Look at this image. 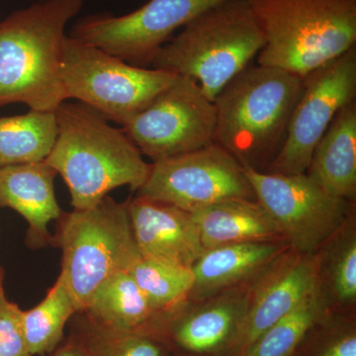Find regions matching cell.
Instances as JSON below:
<instances>
[{"label":"cell","mask_w":356,"mask_h":356,"mask_svg":"<svg viewBox=\"0 0 356 356\" xmlns=\"http://www.w3.org/2000/svg\"><path fill=\"white\" fill-rule=\"evenodd\" d=\"M55 116L57 138L44 161L64 179L74 210L97 205L118 187L139 191L151 165L124 130L79 102H63Z\"/></svg>","instance_id":"obj_1"},{"label":"cell","mask_w":356,"mask_h":356,"mask_svg":"<svg viewBox=\"0 0 356 356\" xmlns=\"http://www.w3.org/2000/svg\"><path fill=\"white\" fill-rule=\"evenodd\" d=\"M138 192L142 197L191 213L229 199L257 200L243 166L215 143L154 161Z\"/></svg>","instance_id":"obj_11"},{"label":"cell","mask_w":356,"mask_h":356,"mask_svg":"<svg viewBox=\"0 0 356 356\" xmlns=\"http://www.w3.org/2000/svg\"><path fill=\"white\" fill-rule=\"evenodd\" d=\"M264 36L257 63L302 79L355 47L356 0H248Z\"/></svg>","instance_id":"obj_5"},{"label":"cell","mask_w":356,"mask_h":356,"mask_svg":"<svg viewBox=\"0 0 356 356\" xmlns=\"http://www.w3.org/2000/svg\"><path fill=\"white\" fill-rule=\"evenodd\" d=\"M307 177L334 197H356V102L339 110L312 154Z\"/></svg>","instance_id":"obj_18"},{"label":"cell","mask_w":356,"mask_h":356,"mask_svg":"<svg viewBox=\"0 0 356 356\" xmlns=\"http://www.w3.org/2000/svg\"><path fill=\"white\" fill-rule=\"evenodd\" d=\"M254 280L208 298L188 300L168 318L163 337L191 355H226L242 325Z\"/></svg>","instance_id":"obj_14"},{"label":"cell","mask_w":356,"mask_h":356,"mask_svg":"<svg viewBox=\"0 0 356 356\" xmlns=\"http://www.w3.org/2000/svg\"><path fill=\"white\" fill-rule=\"evenodd\" d=\"M128 271L161 318L163 334L168 318L189 300L194 283L191 268L140 255Z\"/></svg>","instance_id":"obj_23"},{"label":"cell","mask_w":356,"mask_h":356,"mask_svg":"<svg viewBox=\"0 0 356 356\" xmlns=\"http://www.w3.org/2000/svg\"><path fill=\"white\" fill-rule=\"evenodd\" d=\"M50 356H91L86 341H70L60 348L51 351Z\"/></svg>","instance_id":"obj_29"},{"label":"cell","mask_w":356,"mask_h":356,"mask_svg":"<svg viewBox=\"0 0 356 356\" xmlns=\"http://www.w3.org/2000/svg\"><path fill=\"white\" fill-rule=\"evenodd\" d=\"M57 175L44 161L0 166V207L24 218L39 241L46 240L49 224L62 215L54 186Z\"/></svg>","instance_id":"obj_17"},{"label":"cell","mask_w":356,"mask_h":356,"mask_svg":"<svg viewBox=\"0 0 356 356\" xmlns=\"http://www.w3.org/2000/svg\"><path fill=\"white\" fill-rule=\"evenodd\" d=\"M228 0H149L133 13L91 14L77 21L70 37L92 44L129 64L152 65L172 33L204 11Z\"/></svg>","instance_id":"obj_10"},{"label":"cell","mask_w":356,"mask_h":356,"mask_svg":"<svg viewBox=\"0 0 356 356\" xmlns=\"http://www.w3.org/2000/svg\"><path fill=\"white\" fill-rule=\"evenodd\" d=\"M62 271L77 312L86 311L96 291L140 257L128 202L105 197L88 209L74 210L60 227Z\"/></svg>","instance_id":"obj_6"},{"label":"cell","mask_w":356,"mask_h":356,"mask_svg":"<svg viewBox=\"0 0 356 356\" xmlns=\"http://www.w3.org/2000/svg\"><path fill=\"white\" fill-rule=\"evenodd\" d=\"M302 89L303 79L286 70L248 67L214 100L215 144L266 172L284 144Z\"/></svg>","instance_id":"obj_3"},{"label":"cell","mask_w":356,"mask_h":356,"mask_svg":"<svg viewBox=\"0 0 356 356\" xmlns=\"http://www.w3.org/2000/svg\"><path fill=\"white\" fill-rule=\"evenodd\" d=\"M255 198L290 248L314 254L353 213L355 202L334 197L302 175L261 172L243 166Z\"/></svg>","instance_id":"obj_8"},{"label":"cell","mask_w":356,"mask_h":356,"mask_svg":"<svg viewBox=\"0 0 356 356\" xmlns=\"http://www.w3.org/2000/svg\"><path fill=\"white\" fill-rule=\"evenodd\" d=\"M123 127L154 163L214 144L216 109L195 81L178 76Z\"/></svg>","instance_id":"obj_9"},{"label":"cell","mask_w":356,"mask_h":356,"mask_svg":"<svg viewBox=\"0 0 356 356\" xmlns=\"http://www.w3.org/2000/svg\"><path fill=\"white\" fill-rule=\"evenodd\" d=\"M264 46V33L248 0H228L185 25L152 65L195 81L214 102Z\"/></svg>","instance_id":"obj_4"},{"label":"cell","mask_w":356,"mask_h":356,"mask_svg":"<svg viewBox=\"0 0 356 356\" xmlns=\"http://www.w3.org/2000/svg\"><path fill=\"white\" fill-rule=\"evenodd\" d=\"M60 76L65 100L83 103L107 120L125 126L178 76L129 64L67 36Z\"/></svg>","instance_id":"obj_7"},{"label":"cell","mask_w":356,"mask_h":356,"mask_svg":"<svg viewBox=\"0 0 356 356\" xmlns=\"http://www.w3.org/2000/svg\"><path fill=\"white\" fill-rule=\"evenodd\" d=\"M128 211L142 257L191 268L205 250L191 212L142 196Z\"/></svg>","instance_id":"obj_15"},{"label":"cell","mask_w":356,"mask_h":356,"mask_svg":"<svg viewBox=\"0 0 356 356\" xmlns=\"http://www.w3.org/2000/svg\"><path fill=\"white\" fill-rule=\"evenodd\" d=\"M356 49L353 47L303 79L280 154L266 172L306 173L312 154L339 110L355 102Z\"/></svg>","instance_id":"obj_12"},{"label":"cell","mask_w":356,"mask_h":356,"mask_svg":"<svg viewBox=\"0 0 356 356\" xmlns=\"http://www.w3.org/2000/svg\"><path fill=\"white\" fill-rule=\"evenodd\" d=\"M293 356H356L355 312L325 311Z\"/></svg>","instance_id":"obj_26"},{"label":"cell","mask_w":356,"mask_h":356,"mask_svg":"<svg viewBox=\"0 0 356 356\" xmlns=\"http://www.w3.org/2000/svg\"><path fill=\"white\" fill-rule=\"evenodd\" d=\"M317 257L288 248L252 281L247 311L225 356H243L268 327L315 291Z\"/></svg>","instance_id":"obj_13"},{"label":"cell","mask_w":356,"mask_h":356,"mask_svg":"<svg viewBox=\"0 0 356 356\" xmlns=\"http://www.w3.org/2000/svg\"><path fill=\"white\" fill-rule=\"evenodd\" d=\"M91 356H166L165 337L146 332H115L93 325L86 339Z\"/></svg>","instance_id":"obj_27"},{"label":"cell","mask_w":356,"mask_h":356,"mask_svg":"<svg viewBox=\"0 0 356 356\" xmlns=\"http://www.w3.org/2000/svg\"><path fill=\"white\" fill-rule=\"evenodd\" d=\"M191 215L205 250L229 243L284 241L275 221L254 199H229Z\"/></svg>","instance_id":"obj_19"},{"label":"cell","mask_w":356,"mask_h":356,"mask_svg":"<svg viewBox=\"0 0 356 356\" xmlns=\"http://www.w3.org/2000/svg\"><path fill=\"white\" fill-rule=\"evenodd\" d=\"M0 356H33L22 325V310L9 301L0 283Z\"/></svg>","instance_id":"obj_28"},{"label":"cell","mask_w":356,"mask_h":356,"mask_svg":"<svg viewBox=\"0 0 356 356\" xmlns=\"http://www.w3.org/2000/svg\"><path fill=\"white\" fill-rule=\"evenodd\" d=\"M191 356H200V355H191Z\"/></svg>","instance_id":"obj_30"},{"label":"cell","mask_w":356,"mask_h":356,"mask_svg":"<svg viewBox=\"0 0 356 356\" xmlns=\"http://www.w3.org/2000/svg\"><path fill=\"white\" fill-rule=\"evenodd\" d=\"M290 248L284 241L229 243L204 250L191 267L189 300L197 301L254 280Z\"/></svg>","instance_id":"obj_16"},{"label":"cell","mask_w":356,"mask_h":356,"mask_svg":"<svg viewBox=\"0 0 356 356\" xmlns=\"http://www.w3.org/2000/svg\"><path fill=\"white\" fill-rule=\"evenodd\" d=\"M86 312L93 325L115 332H146L163 337L158 314L128 270L120 271L96 291Z\"/></svg>","instance_id":"obj_21"},{"label":"cell","mask_w":356,"mask_h":356,"mask_svg":"<svg viewBox=\"0 0 356 356\" xmlns=\"http://www.w3.org/2000/svg\"><path fill=\"white\" fill-rule=\"evenodd\" d=\"M316 293L327 311L353 313L356 305V217L353 213L315 252Z\"/></svg>","instance_id":"obj_20"},{"label":"cell","mask_w":356,"mask_h":356,"mask_svg":"<svg viewBox=\"0 0 356 356\" xmlns=\"http://www.w3.org/2000/svg\"><path fill=\"white\" fill-rule=\"evenodd\" d=\"M57 132L55 112L0 117V166L44 161Z\"/></svg>","instance_id":"obj_22"},{"label":"cell","mask_w":356,"mask_h":356,"mask_svg":"<svg viewBox=\"0 0 356 356\" xmlns=\"http://www.w3.org/2000/svg\"><path fill=\"white\" fill-rule=\"evenodd\" d=\"M77 312L64 281L58 276L46 297L29 311H22L26 341L33 356L50 353L57 348L65 325Z\"/></svg>","instance_id":"obj_24"},{"label":"cell","mask_w":356,"mask_h":356,"mask_svg":"<svg viewBox=\"0 0 356 356\" xmlns=\"http://www.w3.org/2000/svg\"><path fill=\"white\" fill-rule=\"evenodd\" d=\"M325 311L315 290L294 310L268 327L243 356H293L307 332Z\"/></svg>","instance_id":"obj_25"},{"label":"cell","mask_w":356,"mask_h":356,"mask_svg":"<svg viewBox=\"0 0 356 356\" xmlns=\"http://www.w3.org/2000/svg\"><path fill=\"white\" fill-rule=\"evenodd\" d=\"M84 0H43L0 22V107L14 103L55 112L65 100L63 56L65 28Z\"/></svg>","instance_id":"obj_2"}]
</instances>
